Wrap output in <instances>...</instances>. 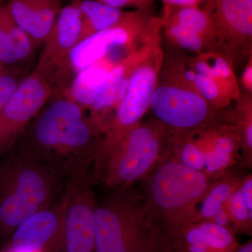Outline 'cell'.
<instances>
[{
  "mask_svg": "<svg viewBox=\"0 0 252 252\" xmlns=\"http://www.w3.org/2000/svg\"><path fill=\"white\" fill-rule=\"evenodd\" d=\"M202 8L213 28L215 51L234 69L252 57V0H205Z\"/></svg>",
  "mask_w": 252,
  "mask_h": 252,
  "instance_id": "obj_8",
  "label": "cell"
},
{
  "mask_svg": "<svg viewBox=\"0 0 252 252\" xmlns=\"http://www.w3.org/2000/svg\"><path fill=\"white\" fill-rule=\"evenodd\" d=\"M162 39L160 17L152 16L147 34L142 42L117 64L105 78L89 108V116L104 132L107 130L114 112L122 100L128 86L131 76L152 46Z\"/></svg>",
  "mask_w": 252,
  "mask_h": 252,
  "instance_id": "obj_12",
  "label": "cell"
},
{
  "mask_svg": "<svg viewBox=\"0 0 252 252\" xmlns=\"http://www.w3.org/2000/svg\"><path fill=\"white\" fill-rule=\"evenodd\" d=\"M149 110L170 137H185L220 125L226 111L217 110L198 93L185 86L159 80Z\"/></svg>",
  "mask_w": 252,
  "mask_h": 252,
  "instance_id": "obj_6",
  "label": "cell"
},
{
  "mask_svg": "<svg viewBox=\"0 0 252 252\" xmlns=\"http://www.w3.org/2000/svg\"><path fill=\"white\" fill-rule=\"evenodd\" d=\"M90 177L67 182L59 252H94L97 199Z\"/></svg>",
  "mask_w": 252,
  "mask_h": 252,
  "instance_id": "obj_10",
  "label": "cell"
},
{
  "mask_svg": "<svg viewBox=\"0 0 252 252\" xmlns=\"http://www.w3.org/2000/svg\"><path fill=\"white\" fill-rule=\"evenodd\" d=\"M171 149L170 135L154 119L132 127L107 154L93 175L109 190L143 180Z\"/></svg>",
  "mask_w": 252,
  "mask_h": 252,
  "instance_id": "obj_5",
  "label": "cell"
},
{
  "mask_svg": "<svg viewBox=\"0 0 252 252\" xmlns=\"http://www.w3.org/2000/svg\"><path fill=\"white\" fill-rule=\"evenodd\" d=\"M94 252H162L140 190H111L94 212Z\"/></svg>",
  "mask_w": 252,
  "mask_h": 252,
  "instance_id": "obj_4",
  "label": "cell"
},
{
  "mask_svg": "<svg viewBox=\"0 0 252 252\" xmlns=\"http://www.w3.org/2000/svg\"><path fill=\"white\" fill-rule=\"evenodd\" d=\"M163 59L160 39L152 46L149 54L132 73L125 94L102 137L97 163L103 160L126 132L142 122V117L149 110Z\"/></svg>",
  "mask_w": 252,
  "mask_h": 252,
  "instance_id": "obj_7",
  "label": "cell"
},
{
  "mask_svg": "<svg viewBox=\"0 0 252 252\" xmlns=\"http://www.w3.org/2000/svg\"><path fill=\"white\" fill-rule=\"evenodd\" d=\"M239 190L245 206L252 213V177L249 175L240 180Z\"/></svg>",
  "mask_w": 252,
  "mask_h": 252,
  "instance_id": "obj_28",
  "label": "cell"
},
{
  "mask_svg": "<svg viewBox=\"0 0 252 252\" xmlns=\"http://www.w3.org/2000/svg\"><path fill=\"white\" fill-rule=\"evenodd\" d=\"M190 62L195 72L207 74L233 99L240 95L239 80L231 63L223 55L217 51H207L190 56Z\"/></svg>",
  "mask_w": 252,
  "mask_h": 252,
  "instance_id": "obj_19",
  "label": "cell"
},
{
  "mask_svg": "<svg viewBox=\"0 0 252 252\" xmlns=\"http://www.w3.org/2000/svg\"><path fill=\"white\" fill-rule=\"evenodd\" d=\"M81 14L77 1L61 8L52 29L43 42L35 69L57 84L64 86L71 69L69 54L77 45L80 34Z\"/></svg>",
  "mask_w": 252,
  "mask_h": 252,
  "instance_id": "obj_13",
  "label": "cell"
},
{
  "mask_svg": "<svg viewBox=\"0 0 252 252\" xmlns=\"http://www.w3.org/2000/svg\"><path fill=\"white\" fill-rule=\"evenodd\" d=\"M239 246L231 230L210 220H200L179 232L170 252H235Z\"/></svg>",
  "mask_w": 252,
  "mask_h": 252,
  "instance_id": "obj_15",
  "label": "cell"
},
{
  "mask_svg": "<svg viewBox=\"0 0 252 252\" xmlns=\"http://www.w3.org/2000/svg\"><path fill=\"white\" fill-rule=\"evenodd\" d=\"M67 181L16 143L0 157V240L54 205Z\"/></svg>",
  "mask_w": 252,
  "mask_h": 252,
  "instance_id": "obj_3",
  "label": "cell"
},
{
  "mask_svg": "<svg viewBox=\"0 0 252 252\" xmlns=\"http://www.w3.org/2000/svg\"><path fill=\"white\" fill-rule=\"evenodd\" d=\"M164 5L173 6H199L205 0H161Z\"/></svg>",
  "mask_w": 252,
  "mask_h": 252,
  "instance_id": "obj_30",
  "label": "cell"
},
{
  "mask_svg": "<svg viewBox=\"0 0 252 252\" xmlns=\"http://www.w3.org/2000/svg\"><path fill=\"white\" fill-rule=\"evenodd\" d=\"M118 9L133 8L137 11H149L156 0H98Z\"/></svg>",
  "mask_w": 252,
  "mask_h": 252,
  "instance_id": "obj_27",
  "label": "cell"
},
{
  "mask_svg": "<svg viewBox=\"0 0 252 252\" xmlns=\"http://www.w3.org/2000/svg\"><path fill=\"white\" fill-rule=\"evenodd\" d=\"M64 94L39 113L17 142L67 182L92 180L104 131Z\"/></svg>",
  "mask_w": 252,
  "mask_h": 252,
  "instance_id": "obj_1",
  "label": "cell"
},
{
  "mask_svg": "<svg viewBox=\"0 0 252 252\" xmlns=\"http://www.w3.org/2000/svg\"><path fill=\"white\" fill-rule=\"evenodd\" d=\"M141 182L151 226L162 252H170L179 232L198 221L199 205L210 179L205 172L184 165L170 150Z\"/></svg>",
  "mask_w": 252,
  "mask_h": 252,
  "instance_id": "obj_2",
  "label": "cell"
},
{
  "mask_svg": "<svg viewBox=\"0 0 252 252\" xmlns=\"http://www.w3.org/2000/svg\"><path fill=\"white\" fill-rule=\"evenodd\" d=\"M161 26L167 42L175 51L190 53L193 56L214 51L210 43L197 33L172 23H161Z\"/></svg>",
  "mask_w": 252,
  "mask_h": 252,
  "instance_id": "obj_24",
  "label": "cell"
},
{
  "mask_svg": "<svg viewBox=\"0 0 252 252\" xmlns=\"http://www.w3.org/2000/svg\"><path fill=\"white\" fill-rule=\"evenodd\" d=\"M3 1V0H0V1H1H1Z\"/></svg>",
  "mask_w": 252,
  "mask_h": 252,
  "instance_id": "obj_32",
  "label": "cell"
},
{
  "mask_svg": "<svg viewBox=\"0 0 252 252\" xmlns=\"http://www.w3.org/2000/svg\"><path fill=\"white\" fill-rule=\"evenodd\" d=\"M151 17L149 11H126L112 27L81 41L69 54L71 70L79 72L118 50L135 49L143 40Z\"/></svg>",
  "mask_w": 252,
  "mask_h": 252,
  "instance_id": "obj_11",
  "label": "cell"
},
{
  "mask_svg": "<svg viewBox=\"0 0 252 252\" xmlns=\"http://www.w3.org/2000/svg\"><path fill=\"white\" fill-rule=\"evenodd\" d=\"M161 23L178 25L203 36L215 51L213 28L210 18L199 6H173L164 5Z\"/></svg>",
  "mask_w": 252,
  "mask_h": 252,
  "instance_id": "obj_21",
  "label": "cell"
},
{
  "mask_svg": "<svg viewBox=\"0 0 252 252\" xmlns=\"http://www.w3.org/2000/svg\"><path fill=\"white\" fill-rule=\"evenodd\" d=\"M34 49L29 36L0 1V64L11 65L24 62L31 57Z\"/></svg>",
  "mask_w": 252,
  "mask_h": 252,
  "instance_id": "obj_18",
  "label": "cell"
},
{
  "mask_svg": "<svg viewBox=\"0 0 252 252\" xmlns=\"http://www.w3.org/2000/svg\"><path fill=\"white\" fill-rule=\"evenodd\" d=\"M239 185L235 189L226 203L227 211L230 218V228L234 234L237 233L251 234L252 213L249 211L244 203L239 190Z\"/></svg>",
  "mask_w": 252,
  "mask_h": 252,
  "instance_id": "obj_25",
  "label": "cell"
},
{
  "mask_svg": "<svg viewBox=\"0 0 252 252\" xmlns=\"http://www.w3.org/2000/svg\"><path fill=\"white\" fill-rule=\"evenodd\" d=\"M22 79L17 72L0 64V114Z\"/></svg>",
  "mask_w": 252,
  "mask_h": 252,
  "instance_id": "obj_26",
  "label": "cell"
},
{
  "mask_svg": "<svg viewBox=\"0 0 252 252\" xmlns=\"http://www.w3.org/2000/svg\"><path fill=\"white\" fill-rule=\"evenodd\" d=\"M240 180L235 176L226 175L214 185L211 184L199 206L198 221H211L228 201Z\"/></svg>",
  "mask_w": 252,
  "mask_h": 252,
  "instance_id": "obj_22",
  "label": "cell"
},
{
  "mask_svg": "<svg viewBox=\"0 0 252 252\" xmlns=\"http://www.w3.org/2000/svg\"><path fill=\"white\" fill-rule=\"evenodd\" d=\"M235 107L228 111V117L240 134L245 160L251 164L252 158V94L241 91L235 101Z\"/></svg>",
  "mask_w": 252,
  "mask_h": 252,
  "instance_id": "obj_23",
  "label": "cell"
},
{
  "mask_svg": "<svg viewBox=\"0 0 252 252\" xmlns=\"http://www.w3.org/2000/svg\"><path fill=\"white\" fill-rule=\"evenodd\" d=\"M57 86L54 80L36 69L20 82L0 114V157L16 144L51 99Z\"/></svg>",
  "mask_w": 252,
  "mask_h": 252,
  "instance_id": "obj_9",
  "label": "cell"
},
{
  "mask_svg": "<svg viewBox=\"0 0 252 252\" xmlns=\"http://www.w3.org/2000/svg\"><path fill=\"white\" fill-rule=\"evenodd\" d=\"M238 81L240 91L252 94V57L244 66L241 78Z\"/></svg>",
  "mask_w": 252,
  "mask_h": 252,
  "instance_id": "obj_29",
  "label": "cell"
},
{
  "mask_svg": "<svg viewBox=\"0 0 252 252\" xmlns=\"http://www.w3.org/2000/svg\"><path fill=\"white\" fill-rule=\"evenodd\" d=\"M77 1L81 14V31L78 43L95 33L112 27L119 22L126 12L98 0Z\"/></svg>",
  "mask_w": 252,
  "mask_h": 252,
  "instance_id": "obj_20",
  "label": "cell"
},
{
  "mask_svg": "<svg viewBox=\"0 0 252 252\" xmlns=\"http://www.w3.org/2000/svg\"><path fill=\"white\" fill-rule=\"evenodd\" d=\"M124 59L125 56L123 53L117 51L79 71L65 91L66 94L83 108L89 110L107 74Z\"/></svg>",
  "mask_w": 252,
  "mask_h": 252,
  "instance_id": "obj_17",
  "label": "cell"
},
{
  "mask_svg": "<svg viewBox=\"0 0 252 252\" xmlns=\"http://www.w3.org/2000/svg\"><path fill=\"white\" fill-rule=\"evenodd\" d=\"M63 0H9L6 5L16 23L34 47L43 44L54 26Z\"/></svg>",
  "mask_w": 252,
  "mask_h": 252,
  "instance_id": "obj_16",
  "label": "cell"
},
{
  "mask_svg": "<svg viewBox=\"0 0 252 252\" xmlns=\"http://www.w3.org/2000/svg\"><path fill=\"white\" fill-rule=\"evenodd\" d=\"M235 252H252V240L245 243V245L239 246Z\"/></svg>",
  "mask_w": 252,
  "mask_h": 252,
  "instance_id": "obj_31",
  "label": "cell"
},
{
  "mask_svg": "<svg viewBox=\"0 0 252 252\" xmlns=\"http://www.w3.org/2000/svg\"><path fill=\"white\" fill-rule=\"evenodd\" d=\"M30 217L15 230L6 247L11 252H59L64 197Z\"/></svg>",
  "mask_w": 252,
  "mask_h": 252,
  "instance_id": "obj_14",
  "label": "cell"
}]
</instances>
